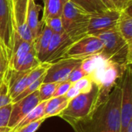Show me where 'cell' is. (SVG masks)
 <instances>
[{"instance_id": "cell-1", "label": "cell", "mask_w": 132, "mask_h": 132, "mask_svg": "<svg viewBox=\"0 0 132 132\" xmlns=\"http://www.w3.org/2000/svg\"><path fill=\"white\" fill-rule=\"evenodd\" d=\"M121 87L120 78L107 97L87 118L71 125L75 132H120Z\"/></svg>"}, {"instance_id": "cell-2", "label": "cell", "mask_w": 132, "mask_h": 132, "mask_svg": "<svg viewBox=\"0 0 132 132\" xmlns=\"http://www.w3.org/2000/svg\"><path fill=\"white\" fill-rule=\"evenodd\" d=\"M107 95L104 94L101 86L94 81L91 89L70 100L67 108L59 116L71 125L90 116Z\"/></svg>"}, {"instance_id": "cell-3", "label": "cell", "mask_w": 132, "mask_h": 132, "mask_svg": "<svg viewBox=\"0 0 132 132\" xmlns=\"http://www.w3.org/2000/svg\"><path fill=\"white\" fill-rule=\"evenodd\" d=\"M103 43L100 56L107 62L125 68L132 63V45L129 44L116 28L97 36Z\"/></svg>"}, {"instance_id": "cell-4", "label": "cell", "mask_w": 132, "mask_h": 132, "mask_svg": "<svg viewBox=\"0 0 132 132\" xmlns=\"http://www.w3.org/2000/svg\"><path fill=\"white\" fill-rule=\"evenodd\" d=\"M90 15L71 2L67 1L61 15L64 32L76 42L87 35Z\"/></svg>"}, {"instance_id": "cell-5", "label": "cell", "mask_w": 132, "mask_h": 132, "mask_svg": "<svg viewBox=\"0 0 132 132\" xmlns=\"http://www.w3.org/2000/svg\"><path fill=\"white\" fill-rule=\"evenodd\" d=\"M50 65L47 63H40L34 68L24 71L7 69L4 77L7 83L12 101L22 92L27 86L45 75Z\"/></svg>"}, {"instance_id": "cell-6", "label": "cell", "mask_w": 132, "mask_h": 132, "mask_svg": "<svg viewBox=\"0 0 132 132\" xmlns=\"http://www.w3.org/2000/svg\"><path fill=\"white\" fill-rule=\"evenodd\" d=\"M15 32L12 0H0V46L8 59H10Z\"/></svg>"}, {"instance_id": "cell-7", "label": "cell", "mask_w": 132, "mask_h": 132, "mask_svg": "<svg viewBox=\"0 0 132 132\" xmlns=\"http://www.w3.org/2000/svg\"><path fill=\"white\" fill-rule=\"evenodd\" d=\"M121 87V103L120 111V132H128L132 122V71L128 66L120 77Z\"/></svg>"}, {"instance_id": "cell-8", "label": "cell", "mask_w": 132, "mask_h": 132, "mask_svg": "<svg viewBox=\"0 0 132 132\" xmlns=\"http://www.w3.org/2000/svg\"><path fill=\"white\" fill-rule=\"evenodd\" d=\"M102 41L95 36L86 35L74 42L65 53V58L85 60L94 56L100 55L103 50Z\"/></svg>"}, {"instance_id": "cell-9", "label": "cell", "mask_w": 132, "mask_h": 132, "mask_svg": "<svg viewBox=\"0 0 132 132\" xmlns=\"http://www.w3.org/2000/svg\"><path fill=\"white\" fill-rule=\"evenodd\" d=\"M84 60L65 58L53 63L47 69L43 83H61L67 81L71 72L80 66Z\"/></svg>"}, {"instance_id": "cell-10", "label": "cell", "mask_w": 132, "mask_h": 132, "mask_svg": "<svg viewBox=\"0 0 132 132\" xmlns=\"http://www.w3.org/2000/svg\"><path fill=\"white\" fill-rule=\"evenodd\" d=\"M121 11L108 9L99 14L90 15L87 35L98 36L101 33L117 27Z\"/></svg>"}, {"instance_id": "cell-11", "label": "cell", "mask_w": 132, "mask_h": 132, "mask_svg": "<svg viewBox=\"0 0 132 132\" xmlns=\"http://www.w3.org/2000/svg\"><path fill=\"white\" fill-rule=\"evenodd\" d=\"M39 103L38 90L18 101L12 103L8 127L12 130Z\"/></svg>"}, {"instance_id": "cell-12", "label": "cell", "mask_w": 132, "mask_h": 132, "mask_svg": "<svg viewBox=\"0 0 132 132\" xmlns=\"http://www.w3.org/2000/svg\"><path fill=\"white\" fill-rule=\"evenodd\" d=\"M73 43V40L64 32L63 33H53L43 63L51 64L64 59L65 53Z\"/></svg>"}, {"instance_id": "cell-13", "label": "cell", "mask_w": 132, "mask_h": 132, "mask_svg": "<svg viewBox=\"0 0 132 132\" xmlns=\"http://www.w3.org/2000/svg\"><path fill=\"white\" fill-rule=\"evenodd\" d=\"M53 34V32L52 30L43 23L39 36L34 40L33 46L36 53V56L40 63H43L44 61Z\"/></svg>"}, {"instance_id": "cell-14", "label": "cell", "mask_w": 132, "mask_h": 132, "mask_svg": "<svg viewBox=\"0 0 132 132\" xmlns=\"http://www.w3.org/2000/svg\"><path fill=\"white\" fill-rule=\"evenodd\" d=\"M41 7L36 4L35 0H29L26 23L32 32L34 38L36 39L43 27V21L39 19V13Z\"/></svg>"}, {"instance_id": "cell-15", "label": "cell", "mask_w": 132, "mask_h": 132, "mask_svg": "<svg viewBox=\"0 0 132 132\" xmlns=\"http://www.w3.org/2000/svg\"><path fill=\"white\" fill-rule=\"evenodd\" d=\"M131 7V5L125 10L121 11L117 24V29L121 33L122 37L129 44L132 45V17Z\"/></svg>"}, {"instance_id": "cell-16", "label": "cell", "mask_w": 132, "mask_h": 132, "mask_svg": "<svg viewBox=\"0 0 132 132\" xmlns=\"http://www.w3.org/2000/svg\"><path fill=\"white\" fill-rule=\"evenodd\" d=\"M68 0H46L44 2V10L42 20L61 17L64 6Z\"/></svg>"}, {"instance_id": "cell-17", "label": "cell", "mask_w": 132, "mask_h": 132, "mask_svg": "<svg viewBox=\"0 0 132 132\" xmlns=\"http://www.w3.org/2000/svg\"><path fill=\"white\" fill-rule=\"evenodd\" d=\"M29 0H12L15 29L26 23Z\"/></svg>"}, {"instance_id": "cell-18", "label": "cell", "mask_w": 132, "mask_h": 132, "mask_svg": "<svg viewBox=\"0 0 132 132\" xmlns=\"http://www.w3.org/2000/svg\"><path fill=\"white\" fill-rule=\"evenodd\" d=\"M90 15L99 14L108 9L101 0H69Z\"/></svg>"}, {"instance_id": "cell-19", "label": "cell", "mask_w": 132, "mask_h": 132, "mask_svg": "<svg viewBox=\"0 0 132 132\" xmlns=\"http://www.w3.org/2000/svg\"><path fill=\"white\" fill-rule=\"evenodd\" d=\"M47 103V101H42L40 102L38 105H36L19 123L17 126H15L12 131H15V130L29 124L33 121H36L39 119H44V115H45V108L46 104Z\"/></svg>"}, {"instance_id": "cell-20", "label": "cell", "mask_w": 132, "mask_h": 132, "mask_svg": "<svg viewBox=\"0 0 132 132\" xmlns=\"http://www.w3.org/2000/svg\"><path fill=\"white\" fill-rule=\"evenodd\" d=\"M39 63L40 62L39 61L36 56V53L33 46L30 50V51L25 56V57L22 60V61L20 62V63L19 64V66L15 70H18V71L29 70L38 66Z\"/></svg>"}, {"instance_id": "cell-21", "label": "cell", "mask_w": 132, "mask_h": 132, "mask_svg": "<svg viewBox=\"0 0 132 132\" xmlns=\"http://www.w3.org/2000/svg\"><path fill=\"white\" fill-rule=\"evenodd\" d=\"M58 84L59 83H43L38 89L39 101H46L52 98Z\"/></svg>"}, {"instance_id": "cell-22", "label": "cell", "mask_w": 132, "mask_h": 132, "mask_svg": "<svg viewBox=\"0 0 132 132\" xmlns=\"http://www.w3.org/2000/svg\"><path fill=\"white\" fill-rule=\"evenodd\" d=\"M93 83H94V79L91 74H87L83 78L77 80V82L72 84V86L75 87L80 94V93H85L89 91L92 87Z\"/></svg>"}, {"instance_id": "cell-23", "label": "cell", "mask_w": 132, "mask_h": 132, "mask_svg": "<svg viewBox=\"0 0 132 132\" xmlns=\"http://www.w3.org/2000/svg\"><path fill=\"white\" fill-rule=\"evenodd\" d=\"M44 77H45V75H43V77H41L40 78H39L38 80H36V81H34L33 83H32V84H29V86H27V87H26V89H25L22 92H21L15 98H14V99L12 101V103L15 102V101H19V100H21V99H22V98L27 97V96H29V94L34 93L35 91L38 90L39 86L43 83Z\"/></svg>"}, {"instance_id": "cell-24", "label": "cell", "mask_w": 132, "mask_h": 132, "mask_svg": "<svg viewBox=\"0 0 132 132\" xmlns=\"http://www.w3.org/2000/svg\"><path fill=\"white\" fill-rule=\"evenodd\" d=\"M11 103H12V98L9 94L7 83L3 76V78L0 83V108L8 105Z\"/></svg>"}, {"instance_id": "cell-25", "label": "cell", "mask_w": 132, "mask_h": 132, "mask_svg": "<svg viewBox=\"0 0 132 132\" xmlns=\"http://www.w3.org/2000/svg\"><path fill=\"white\" fill-rule=\"evenodd\" d=\"M42 21L45 25H46L52 30L53 33H63L64 32L62 25L61 17H53Z\"/></svg>"}, {"instance_id": "cell-26", "label": "cell", "mask_w": 132, "mask_h": 132, "mask_svg": "<svg viewBox=\"0 0 132 132\" xmlns=\"http://www.w3.org/2000/svg\"><path fill=\"white\" fill-rule=\"evenodd\" d=\"M15 32H17L18 36L20 37V39H22V40L30 43H34V40H35L34 36H33L32 32H31L30 29L26 25V23L16 28Z\"/></svg>"}, {"instance_id": "cell-27", "label": "cell", "mask_w": 132, "mask_h": 132, "mask_svg": "<svg viewBox=\"0 0 132 132\" xmlns=\"http://www.w3.org/2000/svg\"><path fill=\"white\" fill-rule=\"evenodd\" d=\"M67 101V99L66 98L65 95L63 96H60V97H52L50 100L47 101V103L46 104V108H45V115H44V119H45V116L47 115L51 111H53L54 108H56V107H58L59 105H60L61 104H63L64 101ZM46 120V119H45Z\"/></svg>"}, {"instance_id": "cell-28", "label": "cell", "mask_w": 132, "mask_h": 132, "mask_svg": "<svg viewBox=\"0 0 132 132\" xmlns=\"http://www.w3.org/2000/svg\"><path fill=\"white\" fill-rule=\"evenodd\" d=\"M12 109V103L0 108V128L8 127L10 114Z\"/></svg>"}, {"instance_id": "cell-29", "label": "cell", "mask_w": 132, "mask_h": 132, "mask_svg": "<svg viewBox=\"0 0 132 132\" xmlns=\"http://www.w3.org/2000/svg\"><path fill=\"white\" fill-rule=\"evenodd\" d=\"M45 121V119H39L36 121H33L32 123H29L13 132H36L38 128L40 127V125L43 124V122Z\"/></svg>"}, {"instance_id": "cell-30", "label": "cell", "mask_w": 132, "mask_h": 132, "mask_svg": "<svg viewBox=\"0 0 132 132\" xmlns=\"http://www.w3.org/2000/svg\"><path fill=\"white\" fill-rule=\"evenodd\" d=\"M86 75H87V73L84 70V69L82 68L81 65L77 67V68H75L71 73L70 74L67 81H70V83L73 84L75 82H77V80H79L80 79L83 78L84 77H85Z\"/></svg>"}, {"instance_id": "cell-31", "label": "cell", "mask_w": 132, "mask_h": 132, "mask_svg": "<svg viewBox=\"0 0 132 132\" xmlns=\"http://www.w3.org/2000/svg\"><path fill=\"white\" fill-rule=\"evenodd\" d=\"M72 83H70V81H63L61 83H59L56 90L53 96V97H60V96H63L66 94V93L67 92V90L70 89V87H71Z\"/></svg>"}, {"instance_id": "cell-32", "label": "cell", "mask_w": 132, "mask_h": 132, "mask_svg": "<svg viewBox=\"0 0 132 132\" xmlns=\"http://www.w3.org/2000/svg\"><path fill=\"white\" fill-rule=\"evenodd\" d=\"M8 69V59L0 46V77H2Z\"/></svg>"}, {"instance_id": "cell-33", "label": "cell", "mask_w": 132, "mask_h": 132, "mask_svg": "<svg viewBox=\"0 0 132 132\" xmlns=\"http://www.w3.org/2000/svg\"><path fill=\"white\" fill-rule=\"evenodd\" d=\"M115 9L119 11L125 10L131 5V0H111Z\"/></svg>"}, {"instance_id": "cell-34", "label": "cell", "mask_w": 132, "mask_h": 132, "mask_svg": "<svg viewBox=\"0 0 132 132\" xmlns=\"http://www.w3.org/2000/svg\"><path fill=\"white\" fill-rule=\"evenodd\" d=\"M68 102L69 101H64L63 104H61L60 105H59L58 107H56V108H54L53 111H51L47 115L45 116V119H47L48 118H50V117H53V116H59V114L67 108V104H68Z\"/></svg>"}, {"instance_id": "cell-35", "label": "cell", "mask_w": 132, "mask_h": 132, "mask_svg": "<svg viewBox=\"0 0 132 132\" xmlns=\"http://www.w3.org/2000/svg\"><path fill=\"white\" fill-rule=\"evenodd\" d=\"M78 94H80V92H79L75 87H73L71 85V87H70V89H69V90H67V92L66 93L65 97H66V98H67L68 101H70V100L74 98L75 97H77Z\"/></svg>"}, {"instance_id": "cell-36", "label": "cell", "mask_w": 132, "mask_h": 132, "mask_svg": "<svg viewBox=\"0 0 132 132\" xmlns=\"http://www.w3.org/2000/svg\"><path fill=\"white\" fill-rule=\"evenodd\" d=\"M104 4V5L108 8V9H115L114 5H113V3L111 2V0H101Z\"/></svg>"}, {"instance_id": "cell-37", "label": "cell", "mask_w": 132, "mask_h": 132, "mask_svg": "<svg viewBox=\"0 0 132 132\" xmlns=\"http://www.w3.org/2000/svg\"><path fill=\"white\" fill-rule=\"evenodd\" d=\"M0 132H12V129L9 128V127H5V128H0Z\"/></svg>"}, {"instance_id": "cell-38", "label": "cell", "mask_w": 132, "mask_h": 132, "mask_svg": "<svg viewBox=\"0 0 132 132\" xmlns=\"http://www.w3.org/2000/svg\"><path fill=\"white\" fill-rule=\"evenodd\" d=\"M128 132H132V122H131L128 127Z\"/></svg>"}, {"instance_id": "cell-39", "label": "cell", "mask_w": 132, "mask_h": 132, "mask_svg": "<svg viewBox=\"0 0 132 132\" xmlns=\"http://www.w3.org/2000/svg\"><path fill=\"white\" fill-rule=\"evenodd\" d=\"M5 74V73H4ZM4 76V75H3ZM3 76L2 77H0V83H1V81H2V78H3Z\"/></svg>"}, {"instance_id": "cell-40", "label": "cell", "mask_w": 132, "mask_h": 132, "mask_svg": "<svg viewBox=\"0 0 132 132\" xmlns=\"http://www.w3.org/2000/svg\"><path fill=\"white\" fill-rule=\"evenodd\" d=\"M45 1H46V0H43V4H44V2H45Z\"/></svg>"}]
</instances>
